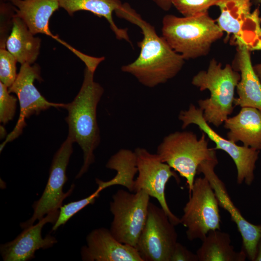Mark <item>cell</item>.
Segmentation results:
<instances>
[{
  "mask_svg": "<svg viewBox=\"0 0 261 261\" xmlns=\"http://www.w3.org/2000/svg\"><path fill=\"white\" fill-rule=\"evenodd\" d=\"M94 72L86 67L81 88L70 103L63 107L68 111L65 118L68 125V137L77 143L83 153V163L76 175L80 178L95 161L94 151L100 142L97 121V108L104 89L94 80Z\"/></svg>",
  "mask_w": 261,
  "mask_h": 261,
  "instance_id": "7a4b0ae2",
  "label": "cell"
},
{
  "mask_svg": "<svg viewBox=\"0 0 261 261\" xmlns=\"http://www.w3.org/2000/svg\"><path fill=\"white\" fill-rule=\"evenodd\" d=\"M134 151L138 175L135 179L133 192L143 190L150 197L155 198L170 221L175 226L180 224V218L171 211L165 197L166 185L169 179L173 177L179 181L175 171L162 162L157 154L142 147L136 148Z\"/></svg>",
  "mask_w": 261,
  "mask_h": 261,
  "instance_id": "7c38bea8",
  "label": "cell"
},
{
  "mask_svg": "<svg viewBox=\"0 0 261 261\" xmlns=\"http://www.w3.org/2000/svg\"><path fill=\"white\" fill-rule=\"evenodd\" d=\"M150 196L144 191L118 190L112 196L110 231L120 242L136 247L146 221Z\"/></svg>",
  "mask_w": 261,
  "mask_h": 261,
  "instance_id": "8992f818",
  "label": "cell"
},
{
  "mask_svg": "<svg viewBox=\"0 0 261 261\" xmlns=\"http://www.w3.org/2000/svg\"><path fill=\"white\" fill-rule=\"evenodd\" d=\"M174 226L161 207L149 203L146 221L135 247L143 261H170L177 242Z\"/></svg>",
  "mask_w": 261,
  "mask_h": 261,
  "instance_id": "30bf717a",
  "label": "cell"
},
{
  "mask_svg": "<svg viewBox=\"0 0 261 261\" xmlns=\"http://www.w3.org/2000/svg\"><path fill=\"white\" fill-rule=\"evenodd\" d=\"M230 235L220 230L210 231L196 251L198 261H245L244 250L235 251Z\"/></svg>",
  "mask_w": 261,
  "mask_h": 261,
  "instance_id": "7402d4cb",
  "label": "cell"
},
{
  "mask_svg": "<svg viewBox=\"0 0 261 261\" xmlns=\"http://www.w3.org/2000/svg\"><path fill=\"white\" fill-rule=\"evenodd\" d=\"M218 0H172V5L184 16H190L208 12Z\"/></svg>",
  "mask_w": 261,
  "mask_h": 261,
  "instance_id": "484cf974",
  "label": "cell"
},
{
  "mask_svg": "<svg viewBox=\"0 0 261 261\" xmlns=\"http://www.w3.org/2000/svg\"><path fill=\"white\" fill-rule=\"evenodd\" d=\"M223 123L224 127L229 130L228 139L261 150V111L252 107H242L236 115L228 117Z\"/></svg>",
  "mask_w": 261,
  "mask_h": 261,
  "instance_id": "d6986e66",
  "label": "cell"
},
{
  "mask_svg": "<svg viewBox=\"0 0 261 261\" xmlns=\"http://www.w3.org/2000/svg\"><path fill=\"white\" fill-rule=\"evenodd\" d=\"M102 191L97 188L93 193L86 198L70 202L62 205L59 209V214L52 227L53 231H56L60 226L64 225L74 215L86 206L93 204L100 196Z\"/></svg>",
  "mask_w": 261,
  "mask_h": 261,
  "instance_id": "cb8c5ba5",
  "label": "cell"
},
{
  "mask_svg": "<svg viewBox=\"0 0 261 261\" xmlns=\"http://www.w3.org/2000/svg\"><path fill=\"white\" fill-rule=\"evenodd\" d=\"M233 68L239 72L240 79L236 87L238 98L234 106L252 107L261 111V82L252 63L250 52L245 46L237 45Z\"/></svg>",
  "mask_w": 261,
  "mask_h": 261,
  "instance_id": "e0dca14e",
  "label": "cell"
},
{
  "mask_svg": "<svg viewBox=\"0 0 261 261\" xmlns=\"http://www.w3.org/2000/svg\"><path fill=\"white\" fill-rule=\"evenodd\" d=\"M14 6L11 3L0 2V48H6V43L13 25Z\"/></svg>",
  "mask_w": 261,
  "mask_h": 261,
  "instance_id": "83f0119b",
  "label": "cell"
},
{
  "mask_svg": "<svg viewBox=\"0 0 261 261\" xmlns=\"http://www.w3.org/2000/svg\"><path fill=\"white\" fill-rule=\"evenodd\" d=\"M73 143L71 139L67 137L54 156L45 188L40 199L33 204L31 217L20 224L22 229L34 224L36 220L47 214L58 210L63 201L72 192L75 187L73 184L66 192H64L63 189L68 180L66 172L73 151Z\"/></svg>",
  "mask_w": 261,
  "mask_h": 261,
  "instance_id": "8fae6325",
  "label": "cell"
},
{
  "mask_svg": "<svg viewBox=\"0 0 261 261\" xmlns=\"http://www.w3.org/2000/svg\"><path fill=\"white\" fill-rule=\"evenodd\" d=\"M161 9L165 11H169L172 5V0H152Z\"/></svg>",
  "mask_w": 261,
  "mask_h": 261,
  "instance_id": "f546056e",
  "label": "cell"
},
{
  "mask_svg": "<svg viewBox=\"0 0 261 261\" xmlns=\"http://www.w3.org/2000/svg\"><path fill=\"white\" fill-rule=\"evenodd\" d=\"M115 13L138 26L143 35V39L137 43L140 48L139 56L133 62L122 66L123 72L131 74L141 84L150 88L165 83L179 72L185 59L157 34L154 26L127 3H123Z\"/></svg>",
  "mask_w": 261,
  "mask_h": 261,
  "instance_id": "6da1fadb",
  "label": "cell"
},
{
  "mask_svg": "<svg viewBox=\"0 0 261 261\" xmlns=\"http://www.w3.org/2000/svg\"><path fill=\"white\" fill-rule=\"evenodd\" d=\"M218 163L217 158L203 161L199 166L197 174L202 173L213 188L218 200L219 205L230 215L242 239V249L247 258L254 261L258 243L261 238V225L249 222L241 214L232 201L224 182L215 172Z\"/></svg>",
  "mask_w": 261,
  "mask_h": 261,
  "instance_id": "5bb4252c",
  "label": "cell"
},
{
  "mask_svg": "<svg viewBox=\"0 0 261 261\" xmlns=\"http://www.w3.org/2000/svg\"><path fill=\"white\" fill-rule=\"evenodd\" d=\"M220 15L216 21L223 31L232 34L236 45L250 51L261 50V17L259 7L251 11V0H218Z\"/></svg>",
  "mask_w": 261,
  "mask_h": 261,
  "instance_id": "ba28073f",
  "label": "cell"
},
{
  "mask_svg": "<svg viewBox=\"0 0 261 261\" xmlns=\"http://www.w3.org/2000/svg\"><path fill=\"white\" fill-rule=\"evenodd\" d=\"M254 69L261 82V63L253 65Z\"/></svg>",
  "mask_w": 261,
  "mask_h": 261,
  "instance_id": "1f68e13d",
  "label": "cell"
},
{
  "mask_svg": "<svg viewBox=\"0 0 261 261\" xmlns=\"http://www.w3.org/2000/svg\"><path fill=\"white\" fill-rule=\"evenodd\" d=\"M8 87L0 82V122L5 125L14 118L16 98L10 94Z\"/></svg>",
  "mask_w": 261,
  "mask_h": 261,
  "instance_id": "4316f807",
  "label": "cell"
},
{
  "mask_svg": "<svg viewBox=\"0 0 261 261\" xmlns=\"http://www.w3.org/2000/svg\"><path fill=\"white\" fill-rule=\"evenodd\" d=\"M41 39L35 37L25 22L15 14L6 48L21 64L32 65L40 53Z\"/></svg>",
  "mask_w": 261,
  "mask_h": 261,
  "instance_id": "ffe728a7",
  "label": "cell"
},
{
  "mask_svg": "<svg viewBox=\"0 0 261 261\" xmlns=\"http://www.w3.org/2000/svg\"><path fill=\"white\" fill-rule=\"evenodd\" d=\"M255 1L258 3H259L260 4H261V0H255Z\"/></svg>",
  "mask_w": 261,
  "mask_h": 261,
  "instance_id": "d6a6232c",
  "label": "cell"
},
{
  "mask_svg": "<svg viewBox=\"0 0 261 261\" xmlns=\"http://www.w3.org/2000/svg\"><path fill=\"white\" fill-rule=\"evenodd\" d=\"M17 62L14 57L6 48H0V81L8 88L17 77Z\"/></svg>",
  "mask_w": 261,
  "mask_h": 261,
  "instance_id": "d4e9b609",
  "label": "cell"
},
{
  "mask_svg": "<svg viewBox=\"0 0 261 261\" xmlns=\"http://www.w3.org/2000/svg\"><path fill=\"white\" fill-rule=\"evenodd\" d=\"M219 203L207 179H195L189 200L183 208L181 224L187 228L188 239L202 241L211 231L220 230Z\"/></svg>",
  "mask_w": 261,
  "mask_h": 261,
  "instance_id": "52a82bcc",
  "label": "cell"
},
{
  "mask_svg": "<svg viewBox=\"0 0 261 261\" xmlns=\"http://www.w3.org/2000/svg\"><path fill=\"white\" fill-rule=\"evenodd\" d=\"M254 261H261V238L260 239L257 244Z\"/></svg>",
  "mask_w": 261,
  "mask_h": 261,
  "instance_id": "4dcf8cb0",
  "label": "cell"
},
{
  "mask_svg": "<svg viewBox=\"0 0 261 261\" xmlns=\"http://www.w3.org/2000/svg\"><path fill=\"white\" fill-rule=\"evenodd\" d=\"M59 7L64 9L71 16L79 11L91 12L99 17H104L109 24L111 30L118 40L131 42L127 29L118 28L115 24L113 14L121 7L120 0H58Z\"/></svg>",
  "mask_w": 261,
  "mask_h": 261,
  "instance_id": "44dd1931",
  "label": "cell"
},
{
  "mask_svg": "<svg viewBox=\"0 0 261 261\" xmlns=\"http://www.w3.org/2000/svg\"><path fill=\"white\" fill-rule=\"evenodd\" d=\"M14 6L15 15L20 18L34 35L44 34L67 47L69 44L54 35L49 29V20L59 8L58 0H9Z\"/></svg>",
  "mask_w": 261,
  "mask_h": 261,
  "instance_id": "ac0fdd59",
  "label": "cell"
},
{
  "mask_svg": "<svg viewBox=\"0 0 261 261\" xmlns=\"http://www.w3.org/2000/svg\"><path fill=\"white\" fill-rule=\"evenodd\" d=\"M106 167L116 171V175L107 181L96 178L97 188L102 191L111 186L120 185L133 192L134 177L138 173L137 157L134 151L127 149L119 150L110 157Z\"/></svg>",
  "mask_w": 261,
  "mask_h": 261,
  "instance_id": "603a6c76",
  "label": "cell"
},
{
  "mask_svg": "<svg viewBox=\"0 0 261 261\" xmlns=\"http://www.w3.org/2000/svg\"><path fill=\"white\" fill-rule=\"evenodd\" d=\"M162 24V37L185 60L206 56L224 32L208 12L183 17L167 14Z\"/></svg>",
  "mask_w": 261,
  "mask_h": 261,
  "instance_id": "3957f363",
  "label": "cell"
},
{
  "mask_svg": "<svg viewBox=\"0 0 261 261\" xmlns=\"http://www.w3.org/2000/svg\"><path fill=\"white\" fill-rule=\"evenodd\" d=\"M240 79L239 72L227 64L222 68L221 63L212 59L206 70L195 75L191 84L200 91L208 90L209 98L198 102L203 116L209 123L218 127L233 112L234 92Z\"/></svg>",
  "mask_w": 261,
  "mask_h": 261,
  "instance_id": "277c9868",
  "label": "cell"
},
{
  "mask_svg": "<svg viewBox=\"0 0 261 261\" xmlns=\"http://www.w3.org/2000/svg\"><path fill=\"white\" fill-rule=\"evenodd\" d=\"M178 119L182 122V129H185L190 124L197 125L216 146L215 150H222L232 159L237 169V183H245L250 186L253 183L256 163L259 158L260 150L244 145L240 146L225 139L216 132L203 116V111L190 104L187 110L180 112Z\"/></svg>",
  "mask_w": 261,
  "mask_h": 261,
  "instance_id": "9c48e42d",
  "label": "cell"
},
{
  "mask_svg": "<svg viewBox=\"0 0 261 261\" xmlns=\"http://www.w3.org/2000/svg\"><path fill=\"white\" fill-rule=\"evenodd\" d=\"M35 80L39 82L43 81L40 67L37 64H21L15 80L8 88L10 93H15L18 97L20 105L19 116L14 130L0 145V152L7 143L13 141L22 133L26 126L25 120L27 118L33 115H38L51 107L63 108L64 105V103L47 101L35 87Z\"/></svg>",
  "mask_w": 261,
  "mask_h": 261,
  "instance_id": "4fadbf2b",
  "label": "cell"
},
{
  "mask_svg": "<svg viewBox=\"0 0 261 261\" xmlns=\"http://www.w3.org/2000/svg\"><path fill=\"white\" fill-rule=\"evenodd\" d=\"M81 255L86 261H143L137 249L118 241L110 230L99 228L86 237Z\"/></svg>",
  "mask_w": 261,
  "mask_h": 261,
  "instance_id": "2e32d148",
  "label": "cell"
},
{
  "mask_svg": "<svg viewBox=\"0 0 261 261\" xmlns=\"http://www.w3.org/2000/svg\"><path fill=\"white\" fill-rule=\"evenodd\" d=\"M170 261H198V259L196 254L177 242L172 253Z\"/></svg>",
  "mask_w": 261,
  "mask_h": 261,
  "instance_id": "f1b7e54d",
  "label": "cell"
},
{
  "mask_svg": "<svg viewBox=\"0 0 261 261\" xmlns=\"http://www.w3.org/2000/svg\"><path fill=\"white\" fill-rule=\"evenodd\" d=\"M59 210L51 212L33 224L25 229L14 239L1 244L0 253L4 261H27L34 258L35 252L39 249L52 247L57 243L56 238L48 234L43 238L42 231L47 223H55Z\"/></svg>",
  "mask_w": 261,
  "mask_h": 261,
  "instance_id": "9a60e30c",
  "label": "cell"
},
{
  "mask_svg": "<svg viewBox=\"0 0 261 261\" xmlns=\"http://www.w3.org/2000/svg\"><path fill=\"white\" fill-rule=\"evenodd\" d=\"M156 154L186 180L189 194L192 190L200 164L217 158L216 150L208 147L206 134L198 139L190 131H177L166 136L157 147Z\"/></svg>",
  "mask_w": 261,
  "mask_h": 261,
  "instance_id": "5b68a950",
  "label": "cell"
}]
</instances>
